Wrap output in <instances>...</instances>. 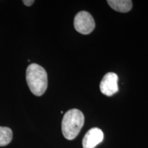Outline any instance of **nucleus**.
Returning <instances> with one entry per match:
<instances>
[{
  "mask_svg": "<svg viewBox=\"0 0 148 148\" xmlns=\"http://www.w3.org/2000/svg\"><path fill=\"white\" fill-rule=\"evenodd\" d=\"M26 81L31 92L36 96H41L47 88V74L39 64H30L26 69Z\"/></svg>",
  "mask_w": 148,
  "mask_h": 148,
  "instance_id": "obj_1",
  "label": "nucleus"
},
{
  "mask_svg": "<svg viewBox=\"0 0 148 148\" xmlns=\"http://www.w3.org/2000/svg\"><path fill=\"white\" fill-rule=\"evenodd\" d=\"M84 123L82 111L73 108L64 114L62 121V132L67 140H73L80 132Z\"/></svg>",
  "mask_w": 148,
  "mask_h": 148,
  "instance_id": "obj_2",
  "label": "nucleus"
},
{
  "mask_svg": "<svg viewBox=\"0 0 148 148\" xmlns=\"http://www.w3.org/2000/svg\"><path fill=\"white\" fill-rule=\"evenodd\" d=\"M74 27L77 32L82 34H89L95 27L92 16L86 11H81L76 14L73 21Z\"/></svg>",
  "mask_w": 148,
  "mask_h": 148,
  "instance_id": "obj_3",
  "label": "nucleus"
},
{
  "mask_svg": "<svg viewBox=\"0 0 148 148\" xmlns=\"http://www.w3.org/2000/svg\"><path fill=\"white\" fill-rule=\"evenodd\" d=\"M118 75L112 72L104 75L99 84V89L101 93L108 97L113 95L118 92Z\"/></svg>",
  "mask_w": 148,
  "mask_h": 148,
  "instance_id": "obj_4",
  "label": "nucleus"
},
{
  "mask_svg": "<svg viewBox=\"0 0 148 148\" xmlns=\"http://www.w3.org/2000/svg\"><path fill=\"white\" fill-rule=\"evenodd\" d=\"M103 133L98 127H92L84 135L82 140L83 148H95L98 144L102 142Z\"/></svg>",
  "mask_w": 148,
  "mask_h": 148,
  "instance_id": "obj_5",
  "label": "nucleus"
},
{
  "mask_svg": "<svg viewBox=\"0 0 148 148\" xmlns=\"http://www.w3.org/2000/svg\"><path fill=\"white\" fill-rule=\"evenodd\" d=\"M107 3L114 10L119 12H127L132 8L131 0H108Z\"/></svg>",
  "mask_w": 148,
  "mask_h": 148,
  "instance_id": "obj_6",
  "label": "nucleus"
},
{
  "mask_svg": "<svg viewBox=\"0 0 148 148\" xmlns=\"http://www.w3.org/2000/svg\"><path fill=\"white\" fill-rule=\"evenodd\" d=\"M12 139V131L8 127L0 126V147L8 145Z\"/></svg>",
  "mask_w": 148,
  "mask_h": 148,
  "instance_id": "obj_7",
  "label": "nucleus"
},
{
  "mask_svg": "<svg viewBox=\"0 0 148 148\" xmlns=\"http://www.w3.org/2000/svg\"><path fill=\"white\" fill-rule=\"evenodd\" d=\"M34 0H23V4L27 5V6H30L31 5H32L34 3Z\"/></svg>",
  "mask_w": 148,
  "mask_h": 148,
  "instance_id": "obj_8",
  "label": "nucleus"
}]
</instances>
